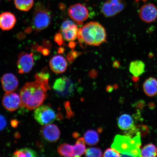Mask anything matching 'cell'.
Returning <instances> with one entry per match:
<instances>
[{"label": "cell", "mask_w": 157, "mask_h": 157, "mask_svg": "<svg viewBox=\"0 0 157 157\" xmlns=\"http://www.w3.org/2000/svg\"><path fill=\"white\" fill-rule=\"evenodd\" d=\"M50 89L48 83L35 79L33 82H27L21 88L20 93L21 107L31 110L42 105Z\"/></svg>", "instance_id": "cell-1"}, {"label": "cell", "mask_w": 157, "mask_h": 157, "mask_svg": "<svg viewBox=\"0 0 157 157\" xmlns=\"http://www.w3.org/2000/svg\"><path fill=\"white\" fill-rule=\"evenodd\" d=\"M140 135L131 138L129 136L117 135L111 145L121 154V157H140Z\"/></svg>", "instance_id": "cell-2"}, {"label": "cell", "mask_w": 157, "mask_h": 157, "mask_svg": "<svg viewBox=\"0 0 157 157\" xmlns=\"http://www.w3.org/2000/svg\"><path fill=\"white\" fill-rule=\"evenodd\" d=\"M80 29L82 36L86 44L98 46L105 42L106 33L104 27L99 23L91 21Z\"/></svg>", "instance_id": "cell-3"}, {"label": "cell", "mask_w": 157, "mask_h": 157, "mask_svg": "<svg viewBox=\"0 0 157 157\" xmlns=\"http://www.w3.org/2000/svg\"><path fill=\"white\" fill-rule=\"evenodd\" d=\"M51 20L50 10L42 3H37L35 6L32 19L33 29L36 31H42L49 26Z\"/></svg>", "instance_id": "cell-4"}, {"label": "cell", "mask_w": 157, "mask_h": 157, "mask_svg": "<svg viewBox=\"0 0 157 157\" xmlns=\"http://www.w3.org/2000/svg\"><path fill=\"white\" fill-rule=\"evenodd\" d=\"M34 117L37 122L42 125L52 123L56 119L54 110L49 106L41 105L35 109Z\"/></svg>", "instance_id": "cell-5"}, {"label": "cell", "mask_w": 157, "mask_h": 157, "mask_svg": "<svg viewBox=\"0 0 157 157\" xmlns=\"http://www.w3.org/2000/svg\"><path fill=\"white\" fill-rule=\"evenodd\" d=\"M53 89L60 97H68L73 94L74 86L73 82L69 78L63 77L56 80L54 84Z\"/></svg>", "instance_id": "cell-6"}, {"label": "cell", "mask_w": 157, "mask_h": 157, "mask_svg": "<svg viewBox=\"0 0 157 157\" xmlns=\"http://www.w3.org/2000/svg\"><path fill=\"white\" fill-rule=\"evenodd\" d=\"M125 6L122 0H107L102 6L101 12L105 17H113L122 11Z\"/></svg>", "instance_id": "cell-7"}, {"label": "cell", "mask_w": 157, "mask_h": 157, "mask_svg": "<svg viewBox=\"0 0 157 157\" xmlns=\"http://www.w3.org/2000/svg\"><path fill=\"white\" fill-rule=\"evenodd\" d=\"M68 13L71 18L78 25H81L88 16L87 8L80 3L71 6L68 10Z\"/></svg>", "instance_id": "cell-8"}, {"label": "cell", "mask_w": 157, "mask_h": 157, "mask_svg": "<svg viewBox=\"0 0 157 157\" xmlns=\"http://www.w3.org/2000/svg\"><path fill=\"white\" fill-rule=\"evenodd\" d=\"M33 53L21 52L18 56L17 65L19 74H25L30 72L34 65Z\"/></svg>", "instance_id": "cell-9"}, {"label": "cell", "mask_w": 157, "mask_h": 157, "mask_svg": "<svg viewBox=\"0 0 157 157\" xmlns=\"http://www.w3.org/2000/svg\"><path fill=\"white\" fill-rule=\"evenodd\" d=\"M2 105L8 111L13 112L17 110L21 106L20 97L13 92L6 93L3 98Z\"/></svg>", "instance_id": "cell-10"}, {"label": "cell", "mask_w": 157, "mask_h": 157, "mask_svg": "<svg viewBox=\"0 0 157 157\" xmlns=\"http://www.w3.org/2000/svg\"><path fill=\"white\" fill-rule=\"evenodd\" d=\"M139 14L140 19L144 22H153L157 19V8L153 4H147L140 8Z\"/></svg>", "instance_id": "cell-11"}, {"label": "cell", "mask_w": 157, "mask_h": 157, "mask_svg": "<svg viewBox=\"0 0 157 157\" xmlns=\"http://www.w3.org/2000/svg\"><path fill=\"white\" fill-rule=\"evenodd\" d=\"M40 133L44 139L50 143L57 142L60 137L59 129L57 125L52 124L44 125L41 129Z\"/></svg>", "instance_id": "cell-12"}, {"label": "cell", "mask_w": 157, "mask_h": 157, "mask_svg": "<svg viewBox=\"0 0 157 157\" xmlns=\"http://www.w3.org/2000/svg\"><path fill=\"white\" fill-rule=\"evenodd\" d=\"M61 31L63 36L67 40L74 41L78 36V27L72 21H65L61 25Z\"/></svg>", "instance_id": "cell-13"}, {"label": "cell", "mask_w": 157, "mask_h": 157, "mask_svg": "<svg viewBox=\"0 0 157 157\" xmlns=\"http://www.w3.org/2000/svg\"><path fill=\"white\" fill-rule=\"evenodd\" d=\"M1 81L3 89L6 93L13 92L18 87V80L12 74L7 73L4 75Z\"/></svg>", "instance_id": "cell-14"}, {"label": "cell", "mask_w": 157, "mask_h": 157, "mask_svg": "<svg viewBox=\"0 0 157 157\" xmlns=\"http://www.w3.org/2000/svg\"><path fill=\"white\" fill-rule=\"evenodd\" d=\"M50 66L52 71L56 74H62L66 71L67 63L66 59L60 55L54 56L50 61Z\"/></svg>", "instance_id": "cell-15"}, {"label": "cell", "mask_w": 157, "mask_h": 157, "mask_svg": "<svg viewBox=\"0 0 157 157\" xmlns=\"http://www.w3.org/2000/svg\"><path fill=\"white\" fill-rule=\"evenodd\" d=\"M14 14L10 12H4L0 14V28L7 31L12 29L16 22Z\"/></svg>", "instance_id": "cell-16"}, {"label": "cell", "mask_w": 157, "mask_h": 157, "mask_svg": "<svg viewBox=\"0 0 157 157\" xmlns=\"http://www.w3.org/2000/svg\"><path fill=\"white\" fill-rule=\"evenodd\" d=\"M143 90L148 97H152L157 94V80L150 77L146 80L143 84Z\"/></svg>", "instance_id": "cell-17"}, {"label": "cell", "mask_w": 157, "mask_h": 157, "mask_svg": "<svg viewBox=\"0 0 157 157\" xmlns=\"http://www.w3.org/2000/svg\"><path fill=\"white\" fill-rule=\"evenodd\" d=\"M117 125L120 129L125 131L130 130L135 127L132 117L126 113L120 116L118 119Z\"/></svg>", "instance_id": "cell-18"}, {"label": "cell", "mask_w": 157, "mask_h": 157, "mask_svg": "<svg viewBox=\"0 0 157 157\" xmlns=\"http://www.w3.org/2000/svg\"><path fill=\"white\" fill-rule=\"evenodd\" d=\"M145 67V64L142 61L135 60L131 62L129 65V71L134 77H137L144 73Z\"/></svg>", "instance_id": "cell-19"}, {"label": "cell", "mask_w": 157, "mask_h": 157, "mask_svg": "<svg viewBox=\"0 0 157 157\" xmlns=\"http://www.w3.org/2000/svg\"><path fill=\"white\" fill-rule=\"evenodd\" d=\"M84 137L85 142L89 146H95L99 142V135L95 130H88L84 133Z\"/></svg>", "instance_id": "cell-20"}, {"label": "cell", "mask_w": 157, "mask_h": 157, "mask_svg": "<svg viewBox=\"0 0 157 157\" xmlns=\"http://www.w3.org/2000/svg\"><path fill=\"white\" fill-rule=\"evenodd\" d=\"M157 156V148L152 144L145 145L140 151V157H155Z\"/></svg>", "instance_id": "cell-21"}, {"label": "cell", "mask_w": 157, "mask_h": 157, "mask_svg": "<svg viewBox=\"0 0 157 157\" xmlns=\"http://www.w3.org/2000/svg\"><path fill=\"white\" fill-rule=\"evenodd\" d=\"M12 156L15 157H36L38 155L37 152L33 149L25 148L15 151Z\"/></svg>", "instance_id": "cell-22"}, {"label": "cell", "mask_w": 157, "mask_h": 157, "mask_svg": "<svg viewBox=\"0 0 157 157\" xmlns=\"http://www.w3.org/2000/svg\"><path fill=\"white\" fill-rule=\"evenodd\" d=\"M74 153L73 157H80L85 152L86 145L85 140L82 137H80L76 141L74 145Z\"/></svg>", "instance_id": "cell-23"}, {"label": "cell", "mask_w": 157, "mask_h": 157, "mask_svg": "<svg viewBox=\"0 0 157 157\" xmlns=\"http://www.w3.org/2000/svg\"><path fill=\"white\" fill-rule=\"evenodd\" d=\"M58 152L61 156L73 157L74 147L67 143H64L59 146Z\"/></svg>", "instance_id": "cell-24"}, {"label": "cell", "mask_w": 157, "mask_h": 157, "mask_svg": "<svg viewBox=\"0 0 157 157\" xmlns=\"http://www.w3.org/2000/svg\"><path fill=\"white\" fill-rule=\"evenodd\" d=\"M15 7L20 10L27 11L34 4V0H14Z\"/></svg>", "instance_id": "cell-25"}, {"label": "cell", "mask_w": 157, "mask_h": 157, "mask_svg": "<svg viewBox=\"0 0 157 157\" xmlns=\"http://www.w3.org/2000/svg\"><path fill=\"white\" fill-rule=\"evenodd\" d=\"M85 155L88 157H99L102 156L101 149L98 147H91L86 150Z\"/></svg>", "instance_id": "cell-26"}, {"label": "cell", "mask_w": 157, "mask_h": 157, "mask_svg": "<svg viewBox=\"0 0 157 157\" xmlns=\"http://www.w3.org/2000/svg\"><path fill=\"white\" fill-rule=\"evenodd\" d=\"M35 79H38L41 81L48 83L50 74L47 69L44 68L39 73L36 74L35 75Z\"/></svg>", "instance_id": "cell-27"}, {"label": "cell", "mask_w": 157, "mask_h": 157, "mask_svg": "<svg viewBox=\"0 0 157 157\" xmlns=\"http://www.w3.org/2000/svg\"><path fill=\"white\" fill-rule=\"evenodd\" d=\"M103 157H121V154L113 148H108L103 154Z\"/></svg>", "instance_id": "cell-28"}, {"label": "cell", "mask_w": 157, "mask_h": 157, "mask_svg": "<svg viewBox=\"0 0 157 157\" xmlns=\"http://www.w3.org/2000/svg\"><path fill=\"white\" fill-rule=\"evenodd\" d=\"M54 40L59 46H62L64 44V40L60 33H58L55 35Z\"/></svg>", "instance_id": "cell-29"}, {"label": "cell", "mask_w": 157, "mask_h": 157, "mask_svg": "<svg viewBox=\"0 0 157 157\" xmlns=\"http://www.w3.org/2000/svg\"><path fill=\"white\" fill-rule=\"evenodd\" d=\"M78 52L75 51H72L71 52L68 53L67 56V58L69 61L72 62L78 56Z\"/></svg>", "instance_id": "cell-30"}, {"label": "cell", "mask_w": 157, "mask_h": 157, "mask_svg": "<svg viewBox=\"0 0 157 157\" xmlns=\"http://www.w3.org/2000/svg\"><path fill=\"white\" fill-rule=\"evenodd\" d=\"M6 125V120L3 115H0V131L3 130Z\"/></svg>", "instance_id": "cell-31"}, {"label": "cell", "mask_w": 157, "mask_h": 157, "mask_svg": "<svg viewBox=\"0 0 157 157\" xmlns=\"http://www.w3.org/2000/svg\"><path fill=\"white\" fill-rule=\"evenodd\" d=\"M113 67L116 68H119L120 66L119 62H118L117 61H115L113 62Z\"/></svg>", "instance_id": "cell-32"}, {"label": "cell", "mask_w": 157, "mask_h": 157, "mask_svg": "<svg viewBox=\"0 0 157 157\" xmlns=\"http://www.w3.org/2000/svg\"><path fill=\"white\" fill-rule=\"evenodd\" d=\"M75 46L76 43L72 42V41H71V42L69 44V46L72 49L74 48L75 47Z\"/></svg>", "instance_id": "cell-33"}, {"label": "cell", "mask_w": 157, "mask_h": 157, "mask_svg": "<svg viewBox=\"0 0 157 157\" xmlns=\"http://www.w3.org/2000/svg\"><path fill=\"white\" fill-rule=\"evenodd\" d=\"M43 54L45 56H48L49 54V51L47 49H43L42 50Z\"/></svg>", "instance_id": "cell-34"}, {"label": "cell", "mask_w": 157, "mask_h": 157, "mask_svg": "<svg viewBox=\"0 0 157 157\" xmlns=\"http://www.w3.org/2000/svg\"><path fill=\"white\" fill-rule=\"evenodd\" d=\"M64 48H60L58 50V52L59 53H63L64 52Z\"/></svg>", "instance_id": "cell-35"}, {"label": "cell", "mask_w": 157, "mask_h": 157, "mask_svg": "<svg viewBox=\"0 0 157 157\" xmlns=\"http://www.w3.org/2000/svg\"></svg>", "instance_id": "cell-36"}]
</instances>
